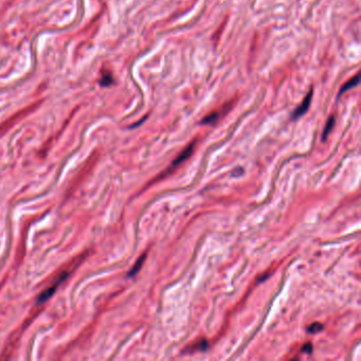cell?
Wrapping results in <instances>:
<instances>
[{
	"mask_svg": "<svg viewBox=\"0 0 361 361\" xmlns=\"http://www.w3.org/2000/svg\"><path fill=\"white\" fill-rule=\"evenodd\" d=\"M311 99H312V88H310V90L308 92L307 96L304 98V100L302 101V103L300 104V106L292 112V116L291 118L293 120H296L300 117H302L305 112L308 110L309 106H310V103H311Z\"/></svg>",
	"mask_w": 361,
	"mask_h": 361,
	"instance_id": "6da1fadb",
	"label": "cell"
},
{
	"mask_svg": "<svg viewBox=\"0 0 361 361\" xmlns=\"http://www.w3.org/2000/svg\"><path fill=\"white\" fill-rule=\"evenodd\" d=\"M195 144H196V141H193L192 143H190L188 148H186V149L182 152V154H180V155L176 158V159L173 161V165H178V164H180L182 162H184L185 160H187L188 158L191 156V154L193 153L194 148H195Z\"/></svg>",
	"mask_w": 361,
	"mask_h": 361,
	"instance_id": "7a4b0ae2",
	"label": "cell"
},
{
	"mask_svg": "<svg viewBox=\"0 0 361 361\" xmlns=\"http://www.w3.org/2000/svg\"><path fill=\"white\" fill-rule=\"evenodd\" d=\"M66 278H67V274H64V275L62 276V279H60L58 282H56V283H55L53 286H51L50 288H48L46 291H43V292L41 293V295L39 296V298H38V302H39V303H43L44 301H47V300L53 295L54 291L56 290V288L59 287V285L62 283V282H63Z\"/></svg>",
	"mask_w": 361,
	"mask_h": 361,
	"instance_id": "3957f363",
	"label": "cell"
},
{
	"mask_svg": "<svg viewBox=\"0 0 361 361\" xmlns=\"http://www.w3.org/2000/svg\"><path fill=\"white\" fill-rule=\"evenodd\" d=\"M145 257H146V254H143L142 256H140V257H139V259H138V261L136 262V264H134V265L132 266L131 270H130L129 273H128V277H129V278H131V277H133V276H136V275L140 272L141 267H142V266H143V264H144Z\"/></svg>",
	"mask_w": 361,
	"mask_h": 361,
	"instance_id": "277c9868",
	"label": "cell"
},
{
	"mask_svg": "<svg viewBox=\"0 0 361 361\" xmlns=\"http://www.w3.org/2000/svg\"><path fill=\"white\" fill-rule=\"evenodd\" d=\"M358 83H359V74H357L356 76H354L353 78H351V80H349L347 83H345V84L342 86V88L340 89L339 97H340V96H342V95H343V93L347 92L348 89H351V88H353V87L357 86V85H358Z\"/></svg>",
	"mask_w": 361,
	"mask_h": 361,
	"instance_id": "5b68a950",
	"label": "cell"
},
{
	"mask_svg": "<svg viewBox=\"0 0 361 361\" xmlns=\"http://www.w3.org/2000/svg\"><path fill=\"white\" fill-rule=\"evenodd\" d=\"M334 125H335V117L332 116V117H330V119L327 120V122H326V125H325V128L323 130V136H322L323 140H325L327 138V136H329L330 132L334 128Z\"/></svg>",
	"mask_w": 361,
	"mask_h": 361,
	"instance_id": "8992f818",
	"label": "cell"
},
{
	"mask_svg": "<svg viewBox=\"0 0 361 361\" xmlns=\"http://www.w3.org/2000/svg\"><path fill=\"white\" fill-rule=\"evenodd\" d=\"M323 331V324L320 322H313L307 327V332L310 334H317Z\"/></svg>",
	"mask_w": 361,
	"mask_h": 361,
	"instance_id": "52a82bcc",
	"label": "cell"
},
{
	"mask_svg": "<svg viewBox=\"0 0 361 361\" xmlns=\"http://www.w3.org/2000/svg\"><path fill=\"white\" fill-rule=\"evenodd\" d=\"M112 82H114V78H112V75L109 72H103L102 78H101L100 84L102 86H109Z\"/></svg>",
	"mask_w": 361,
	"mask_h": 361,
	"instance_id": "ba28073f",
	"label": "cell"
},
{
	"mask_svg": "<svg viewBox=\"0 0 361 361\" xmlns=\"http://www.w3.org/2000/svg\"><path fill=\"white\" fill-rule=\"evenodd\" d=\"M301 352L303 354H311L312 353V344L310 342H307L305 345H304L302 348H301Z\"/></svg>",
	"mask_w": 361,
	"mask_h": 361,
	"instance_id": "9c48e42d",
	"label": "cell"
}]
</instances>
